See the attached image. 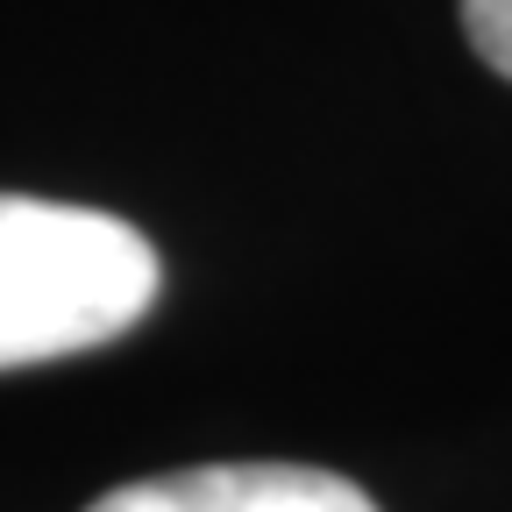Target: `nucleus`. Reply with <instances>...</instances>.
<instances>
[{
    "instance_id": "obj_1",
    "label": "nucleus",
    "mask_w": 512,
    "mask_h": 512,
    "mask_svg": "<svg viewBox=\"0 0 512 512\" xmlns=\"http://www.w3.org/2000/svg\"><path fill=\"white\" fill-rule=\"evenodd\" d=\"M157 285L164 264L128 221L0 192V370L57 363L128 335Z\"/></svg>"
},
{
    "instance_id": "obj_2",
    "label": "nucleus",
    "mask_w": 512,
    "mask_h": 512,
    "mask_svg": "<svg viewBox=\"0 0 512 512\" xmlns=\"http://www.w3.org/2000/svg\"><path fill=\"white\" fill-rule=\"evenodd\" d=\"M86 512H377L363 484L306 463H207L121 484Z\"/></svg>"
},
{
    "instance_id": "obj_3",
    "label": "nucleus",
    "mask_w": 512,
    "mask_h": 512,
    "mask_svg": "<svg viewBox=\"0 0 512 512\" xmlns=\"http://www.w3.org/2000/svg\"><path fill=\"white\" fill-rule=\"evenodd\" d=\"M463 29L491 72L512 79V0H463Z\"/></svg>"
}]
</instances>
